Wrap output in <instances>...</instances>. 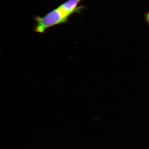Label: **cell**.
I'll return each mask as SVG.
<instances>
[{"label": "cell", "mask_w": 149, "mask_h": 149, "mask_svg": "<svg viewBox=\"0 0 149 149\" xmlns=\"http://www.w3.org/2000/svg\"><path fill=\"white\" fill-rule=\"evenodd\" d=\"M144 19L149 27V11L144 14Z\"/></svg>", "instance_id": "2"}, {"label": "cell", "mask_w": 149, "mask_h": 149, "mask_svg": "<svg viewBox=\"0 0 149 149\" xmlns=\"http://www.w3.org/2000/svg\"><path fill=\"white\" fill-rule=\"evenodd\" d=\"M73 13L63 8L61 5L43 17L37 16L34 18L36 22L33 31L44 33L47 29L54 26L64 23Z\"/></svg>", "instance_id": "1"}]
</instances>
